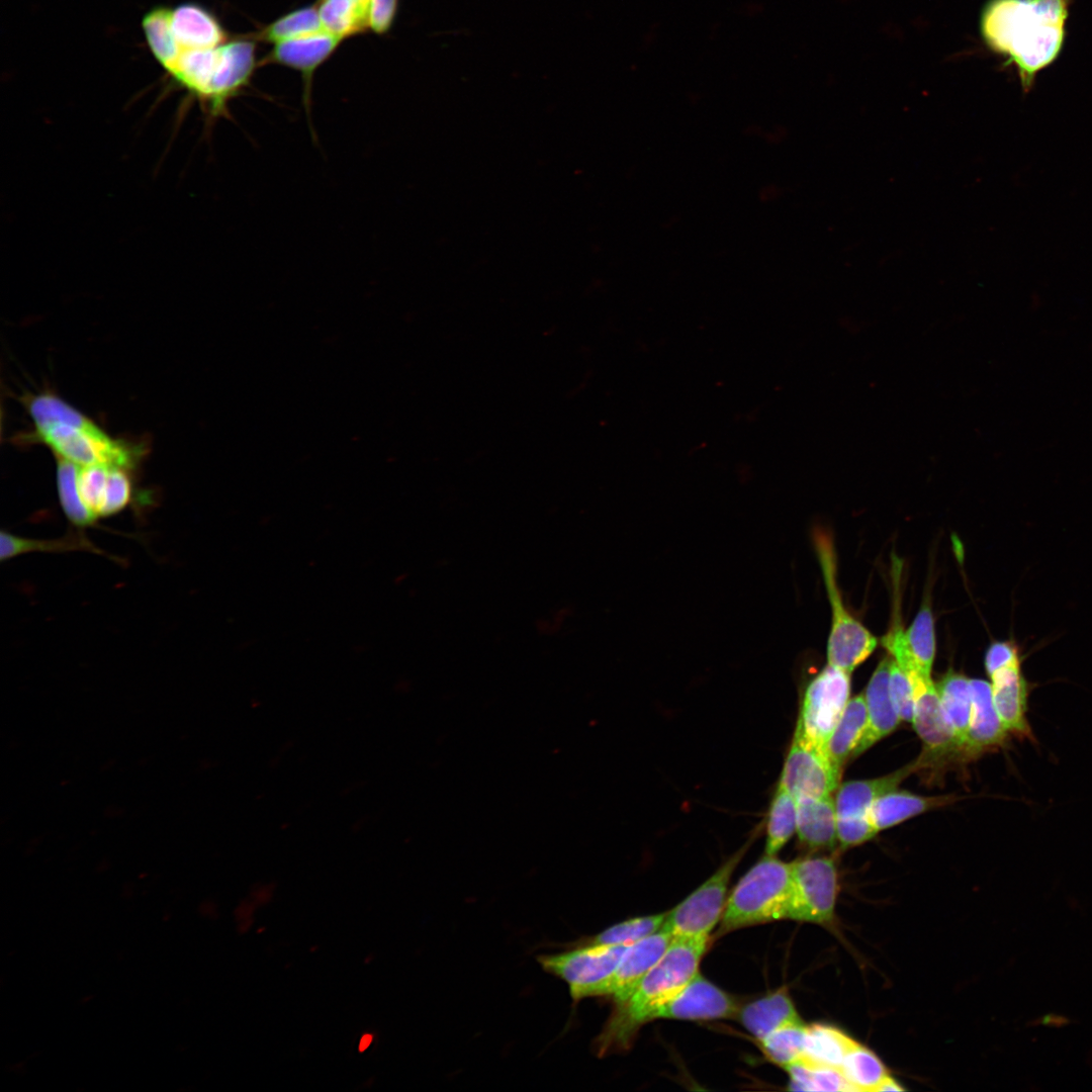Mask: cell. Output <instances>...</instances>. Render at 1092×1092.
<instances>
[{
  "mask_svg": "<svg viewBox=\"0 0 1092 1092\" xmlns=\"http://www.w3.org/2000/svg\"><path fill=\"white\" fill-rule=\"evenodd\" d=\"M1068 5L1069 0H991L982 14L986 42L1017 68L1025 92L1060 54Z\"/></svg>",
  "mask_w": 1092,
  "mask_h": 1092,
  "instance_id": "cell-1",
  "label": "cell"
},
{
  "mask_svg": "<svg viewBox=\"0 0 1092 1092\" xmlns=\"http://www.w3.org/2000/svg\"><path fill=\"white\" fill-rule=\"evenodd\" d=\"M708 940L673 938L631 995L616 1003L596 1041L599 1055L627 1049L642 1025L676 996L699 972Z\"/></svg>",
  "mask_w": 1092,
  "mask_h": 1092,
  "instance_id": "cell-2",
  "label": "cell"
},
{
  "mask_svg": "<svg viewBox=\"0 0 1092 1092\" xmlns=\"http://www.w3.org/2000/svg\"><path fill=\"white\" fill-rule=\"evenodd\" d=\"M255 40L242 36L214 48L178 50L164 68L211 117L225 116L229 101L250 85L257 67Z\"/></svg>",
  "mask_w": 1092,
  "mask_h": 1092,
  "instance_id": "cell-3",
  "label": "cell"
},
{
  "mask_svg": "<svg viewBox=\"0 0 1092 1092\" xmlns=\"http://www.w3.org/2000/svg\"><path fill=\"white\" fill-rule=\"evenodd\" d=\"M792 892L791 863L764 854L728 896L718 936L743 927L786 919Z\"/></svg>",
  "mask_w": 1092,
  "mask_h": 1092,
  "instance_id": "cell-4",
  "label": "cell"
},
{
  "mask_svg": "<svg viewBox=\"0 0 1092 1092\" xmlns=\"http://www.w3.org/2000/svg\"><path fill=\"white\" fill-rule=\"evenodd\" d=\"M815 544L832 609L827 644L828 664L850 673L877 647V638L844 608L836 581L833 542L824 533L815 534Z\"/></svg>",
  "mask_w": 1092,
  "mask_h": 1092,
  "instance_id": "cell-5",
  "label": "cell"
},
{
  "mask_svg": "<svg viewBox=\"0 0 1092 1092\" xmlns=\"http://www.w3.org/2000/svg\"><path fill=\"white\" fill-rule=\"evenodd\" d=\"M750 843L751 839L686 899L666 912L662 928L672 938L709 940L722 918L731 877Z\"/></svg>",
  "mask_w": 1092,
  "mask_h": 1092,
  "instance_id": "cell-6",
  "label": "cell"
},
{
  "mask_svg": "<svg viewBox=\"0 0 1092 1092\" xmlns=\"http://www.w3.org/2000/svg\"><path fill=\"white\" fill-rule=\"evenodd\" d=\"M36 437L50 446L57 457L78 466L115 465L130 469L135 451L127 444L107 436L94 423L87 426L54 423L35 428Z\"/></svg>",
  "mask_w": 1092,
  "mask_h": 1092,
  "instance_id": "cell-7",
  "label": "cell"
},
{
  "mask_svg": "<svg viewBox=\"0 0 1092 1092\" xmlns=\"http://www.w3.org/2000/svg\"><path fill=\"white\" fill-rule=\"evenodd\" d=\"M791 870L792 892L786 919L830 923L838 892L833 859L825 856L799 858L791 862Z\"/></svg>",
  "mask_w": 1092,
  "mask_h": 1092,
  "instance_id": "cell-8",
  "label": "cell"
},
{
  "mask_svg": "<svg viewBox=\"0 0 1092 1092\" xmlns=\"http://www.w3.org/2000/svg\"><path fill=\"white\" fill-rule=\"evenodd\" d=\"M849 674L828 664L808 685L804 694L797 726L807 739L825 752L849 701Z\"/></svg>",
  "mask_w": 1092,
  "mask_h": 1092,
  "instance_id": "cell-9",
  "label": "cell"
},
{
  "mask_svg": "<svg viewBox=\"0 0 1092 1092\" xmlns=\"http://www.w3.org/2000/svg\"><path fill=\"white\" fill-rule=\"evenodd\" d=\"M630 944H590L570 951L538 957L541 967L565 981L574 1000L599 996Z\"/></svg>",
  "mask_w": 1092,
  "mask_h": 1092,
  "instance_id": "cell-10",
  "label": "cell"
},
{
  "mask_svg": "<svg viewBox=\"0 0 1092 1092\" xmlns=\"http://www.w3.org/2000/svg\"><path fill=\"white\" fill-rule=\"evenodd\" d=\"M840 774L826 752L807 739L797 726L779 785L795 798L827 797L836 790Z\"/></svg>",
  "mask_w": 1092,
  "mask_h": 1092,
  "instance_id": "cell-11",
  "label": "cell"
},
{
  "mask_svg": "<svg viewBox=\"0 0 1092 1092\" xmlns=\"http://www.w3.org/2000/svg\"><path fill=\"white\" fill-rule=\"evenodd\" d=\"M913 690L914 708L912 723L928 753L945 755L961 750L953 731L943 712L936 685L930 674L918 667L906 669Z\"/></svg>",
  "mask_w": 1092,
  "mask_h": 1092,
  "instance_id": "cell-12",
  "label": "cell"
},
{
  "mask_svg": "<svg viewBox=\"0 0 1092 1092\" xmlns=\"http://www.w3.org/2000/svg\"><path fill=\"white\" fill-rule=\"evenodd\" d=\"M737 1000L699 972L687 986L661 1007L654 1019L714 1020L736 1017Z\"/></svg>",
  "mask_w": 1092,
  "mask_h": 1092,
  "instance_id": "cell-13",
  "label": "cell"
},
{
  "mask_svg": "<svg viewBox=\"0 0 1092 1092\" xmlns=\"http://www.w3.org/2000/svg\"><path fill=\"white\" fill-rule=\"evenodd\" d=\"M1021 656L989 674L992 699L1008 733L1033 739L1027 719L1029 684L1021 669Z\"/></svg>",
  "mask_w": 1092,
  "mask_h": 1092,
  "instance_id": "cell-14",
  "label": "cell"
},
{
  "mask_svg": "<svg viewBox=\"0 0 1092 1092\" xmlns=\"http://www.w3.org/2000/svg\"><path fill=\"white\" fill-rule=\"evenodd\" d=\"M672 936L665 929L631 943L616 970L603 984L599 996H611L615 1003L626 1000L640 980L656 965L666 951Z\"/></svg>",
  "mask_w": 1092,
  "mask_h": 1092,
  "instance_id": "cell-15",
  "label": "cell"
},
{
  "mask_svg": "<svg viewBox=\"0 0 1092 1092\" xmlns=\"http://www.w3.org/2000/svg\"><path fill=\"white\" fill-rule=\"evenodd\" d=\"M342 40L323 30L307 36L280 41L274 43L262 64L281 65L301 74L304 83L303 100L309 114L313 74L336 52Z\"/></svg>",
  "mask_w": 1092,
  "mask_h": 1092,
  "instance_id": "cell-16",
  "label": "cell"
},
{
  "mask_svg": "<svg viewBox=\"0 0 1092 1092\" xmlns=\"http://www.w3.org/2000/svg\"><path fill=\"white\" fill-rule=\"evenodd\" d=\"M170 48L161 62L166 66L178 50L206 49L220 46L229 35L218 19L195 3H185L169 9Z\"/></svg>",
  "mask_w": 1092,
  "mask_h": 1092,
  "instance_id": "cell-17",
  "label": "cell"
},
{
  "mask_svg": "<svg viewBox=\"0 0 1092 1092\" xmlns=\"http://www.w3.org/2000/svg\"><path fill=\"white\" fill-rule=\"evenodd\" d=\"M891 658H884L875 669L864 693L868 722L863 735L852 756H857L876 742L892 733L901 719L889 691Z\"/></svg>",
  "mask_w": 1092,
  "mask_h": 1092,
  "instance_id": "cell-18",
  "label": "cell"
},
{
  "mask_svg": "<svg viewBox=\"0 0 1092 1092\" xmlns=\"http://www.w3.org/2000/svg\"><path fill=\"white\" fill-rule=\"evenodd\" d=\"M970 690L972 717L963 751L978 755L1003 745L1008 731L995 709L990 682L979 678L970 679Z\"/></svg>",
  "mask_w": 1092,
  "mask_h": 1092,
  "instance_id": "cell-19",
  "label": "cell"
},
{
  "mask_svg": "<svg viewBox=\"0 0 1092 1092\" xmlns=\"http://www.w3.org/2000/svg\"><path fill=\"white\" fill-rule=\"evenodd\" d=\"M736 1018L757 1040L785 1025L802 1021L784 988L740 1005Z\"/></svg>",
  "mask_w": 1092,
  "mask_h": 1092,
  "instance_id": "cell-20",
  "label": "cell"
},
{
  "mask_svg": "<svg viewBox=\"0 0 1092 1092\" xmlns=\"http://www.w3.org/2000/svg\"><path fill=\"white\" fill-rule=\"evenodd\" d=\"M919 765V761H916L885 777L842 784L835 797L837 818L868 816L872 805L880 797L896 790Z\"/></svg>",
  "mask_w": 1092,
  "mask_h": 1092,
  "instance_id": "cell-21",
  "label": "cell"
},
{
  "mask_svg": "<svg viewBox=\"0 0 1092 1092\" xmlns=\"http://www.w3.org/2000/svg\"><path fill=\"white\" fill-rule=\"evenodd\" d=\"M797 833L800 841L810 848L832 847L837 841L835 799L831 796L798 797Z\"/></svg>",
  "mask_w": 1092,
  "mask_h": 1092,
  "instance_id": "cell-22",
  "label": "cell"
},
{
  "mask_svg": "<svg viewBox=\"0 0 1092 1092\" xmlns=\"http://www.w3.org/2000/svg\"><path fill=\"white\" fill-rule=\"evenodd\" d=\"M950 801L952 799L949 796L924 797L894 790L880 797L872 805L869 816L876 829L880 831Z\"/></svg>",
  "mask_w": 1092,
  "mask_h": 1092,
  "instance_id": "cell-23",
  "label": "cell"
},
{
  "mask_svg": "<svg viewBox=\"0 0 1092 1092\" xmlns=\"http://www.w3.org/2000/svg\"><path fill=\"white\" fill-rule=\"evenodd\" d=\"M87 551L112 558L111 555L98 548L81 529H74L63 537L57 539H29L15 536L10 532L0 533V559L9 560L16 556L33 552H68Z\"/></svg>",
  "mask_w": 1092,
  "mask_h": 1092,
  "instance_id": "cell-24",
  "label": "cell"
},
{
  "mask_svg": "<svg viewBox=\"0 0 1092 1092\" xmlns=\"http://www.w3.org/2000/svg\"><path fill=\"white\" fill-rule=\"evenodd\" d=\"M868 713L863 695L851 698L835 727L826 747L832 763L841 770L852 755L867 727Z\"/></svg>",
  "mask_w": 1092,
  "mask_h": 1092,
  "instance_id": "cell-25",
  "label": "cell"
},
{
  "mask_svg": "<svg viewBox=\"0 0 1092 1092\" xmlns=\"http://www.w3.org/2000/svg\"><path fill=\"white\" fill-rule=\"evenodd\" d=\"M936 688L945 717L963 750L972 717L970 679L964 674L949 671L936 685Z\"/></svg>",
  "mask_w": 1092,
  "mask_h": 1092,
  "instance_id": "cell-26",
  "label": "cell"
},
{
  "mask_svg": "<svg viewBox=\"0 0 1092 1092\" xmlns=\"http://www.w3.org/2000/svg\"><path fill=\"white\" fill-rule=\"evenodd\" d=\"M855 1040L839 1028L827 1024L807 1025L801 1061L840 1070Z\"/></svg>",
  "mask_w": 1092,
  "mask_h": 1092,
  "instance_id": "cell-27",
  "label": "cell"
},
{
  "mask_svg": "<svg viewBox=\"0 0 1092 1092\" xmlns=\"http://www.w3.org/2000/svg\"><path fill=\"white\" fill-rule=\"evenodd\" d=\"M323 29L343 40L369 28V6L355 0H318Z\"/></svg>",
  "mask_w": 1092,
  "mask_h": 1092,
  "instance_id": "cell-28",
  "label": "cell"
},
{
  "mask_svg": "<svg viewBox=\"0 0 1092 1092\" xmlns=\"http://www.w3.org/2000/svg\"><path fill=\"white\" fill-rule=\"evenodd\" d=\"M840 1072L852 1091L877 1092L889 1076L880 1058L857 1041L847 1052Z\"/></svg>",
  "mask_w": 1092,
  "mask_h": 1092,
  "instance_id": "cell-29",
  "label": "cell"
},
{
  "mask_svg": "<svg viewBox=\"0 0 1092 1092\" xmlns=\"http://www.w3.org/2000/svg\"><path fill=\"white\" fill-rule=\"evenodd\" d=\"M767 817L764 854L776 855L797 831V800L781 785L774 795Z\"/></svg>",
  "mask_w": 1092,
  "mask_h": 1092,
  "instance_id": "cell-30",
  "label": "cell"
},
{
  "mask_svg": "<svg viewBox=\"0 0 1092 1092\" xmlns=\"http://www.w3.org/2000/svg\"><path fill=\"white\" fill-rule=\"evenodd\" d=\"M57 488L62 510L76 529L96 525L97 518L83 504L77 486L78 465L57 457Z\"/></svg>",
  "mask_w": 1092,
  "mask_h": 1092,
  "instance_id": "cell-31",
  "label": "cell"
},
{
  "mask_svg": "<svg viewBox=\"0 0 1092 1092\" xmlns=\"http://www.w3.org/2000/svg\"><path fill=\"white\" fill-rule=\"evenodd\" d=\"M317 4L292 10L264 26L256 39L277 43L323 31Z\"/></svg>",
  "mask_w": 1092,
  "mask_h": 1092,
  "instance_id": "cell-32",
  "label": "cell"
},
{
  "mask_svg": "<svg viewBox=\"0 0 1092 1092\" xmlns=\"http://www.w3.org/2000/svg\"><path fill=\"white\" fill-rule=\"evenodd\" d=\"M806 1027L803 1020L785 1025L758 1039L760 1049L770 1062L785 1069L801 1061Z\"/></svg>",
  "mask_w": 1092,
  "mask_h": 1092,
  "instance_id": "cell-33",
  "label": "cell"
},
{
  "mask_svg": "<svg viewBox=\"0 0 1092 1092\" xmlns=\"http://www.w3.org/2000/svg\"><path fill=\"white\" fill-rule=\"evenodd\" d=\"M796 1091H852L840 1070L799 1061L785 1068Z\"/></svg>",
  "mask_w": 1092,
  "mask_h": 1092,
  "instance_id": "cell-34",
  "label": "cell"
},
{
  "mask_svg": "<svg viewBox=\"0 0 1092 1092\" xmlns=\"http://www.w3.org/2000/svg\"><path fill=\"white\" fill-rule=\"evenodd\" d=\"M905 640L916 666L930 674L935 656V636L932 613L928 605L920 609L905 631Z\"/></svg>",
  "mask_w": 1092,
  "mask_h": 1092,
  "instance_id": "cell-35",
  "label": "cell"
},
{
  "mask_svg": "<svg viewBox=\"0 0 1092 1092\" xmlns=\"http://www.w3.org/2000/svg\"><path fill=\"white\" fill-rule=\"evenodd\" d=\"M665 913L630 918L605 929L589 940L590 944L620 945L639 941L663 927Z\"/></svg>",
  "mask_w": 1092,
  "mask_h": 1092,
  "instance_id": "cell-36",
  "label": "cell"
},
{
  "mask_svg": "<svg viewBox=\"0 0 1092 1092\" xmlns=\"http://www.w3.org/2000/svg\"><path fill=\"white\" fill-rule=\"evenodd\" d=\"M28 412L35 428L54 423L74 426H87L93 423L70 404L49 393L32 397L28 403Z\"/></svg>",
  "mask_w": 1092,
  "mask_h": 1092,
  "instance_id": "cell-37",
  "label": "cell"
},
{
  "mask_svg": "<svg viewBox=\"0 0 1092 1092\" xmlns=\"http://www.w3.org/2000/svg\"><path fill=\"white\" fill-rule=\"evenodd\" d=\"M128 470V468L121 466H109L104 494L98 511V519L116 515L129 505L132 485Z\"/></svg>",
  "mask_w": 1092,
  "mask_h": 1092,
  "instance_id": "cell-38",
  "label": "cell"
},
{
  "mask_svg": "<svg viewBox=\"0 0 1092 1092\" xmlns=\"http://www.w3.org/2000/svg\"><path fill=\"white\" fill-rule=\"evenodd\" d=\"M109 466L110 465L95 464L78 467L77 486L80 497L97 520Z\"/></svg>",
  "mask_w": 1092,
  "mask_h": 1092,
  "instance_id": "cell-39",
  "label": "cell"
},
{
  "mask_svg": "<svg viewBox=\"0 0 1092 1092\" xmlns=\"http://www.w3.org/2000/svg\"><path fill=\"white\" fill-rule=\"evenodd\" d=\"M889 691L901 721L912 722L913 690L905 670L893 659L890 662Z\"/></svg>",
  "mask_w": 1092,
  "mask_h": 1092,
  "instance_id": "cell-40",
  "label": "cell"
},
{
  "mask_svg": "<svg viewBox=\"0 0 1092 1092\" xmlns=\"http://www.w3.org/2000/svg\"><path fill=\"white\" fill-rule=\"evenodd\" d=\"M879 831L870 816L837 818V841L843 846H854L873 838Z\"/></svg>",
  "mask_w": 1092,
  "mask_h": 1092,
  "instance_id": "cell-41",
  "label": "cell"
},
{
  "mask_svg": "<svg viewBox=\"0 0 1092 1092\" xmlns=\"http://www.w3.org/2000/svg\"><path fill=\"white\" fill-rule=\"evenodd\" d=\"M398 10V0H370L369 28L384 34L392 27Z\"/></svg>",
  "mask_w": 1092,
  "mask_h": 1092,
  "instance_id": "cell-42",
  "label": "cell"
},
{
  "mask_svg": "<svg viewBox=\"0 0 1092 1092\" xmlns=\"http://www.w3.org/2000/svg\"><path fill=\"white\" fill-rule=\"evenodd\" d=\"M1020 656L1019 646L1013 640L994 641L985 655V668L988 675Z\"/></svg>",
  "mask_w": 1092,
  "mask_h": 1092,
  "instance_id": "cell-43",
  "label": "cell"
},
{
  "mask_svg": "<svg viewBox=\"0 0 1092 1092\" xmlns=\"http://www.w3.org/2000/svg\"><path fill=\"white\" fill-rule=\"evenodd\" d=\"M903 1090H904V1088L902 1086H900L899 1083L889 1075L883 1081V1083L880 1085L877 1092H881V1091H903Z\"/></svg>",
  "mask_w": 1092,
  "mask_h": 1092,
  "instance_id": "cell-44",
  "label": "cell"
},
{
  "mask_svg": "<svg viewBox=\"0 0 1092 1092\" xmlns=\"http://www.w3.org/2000/svg\"><path fill=\"white\" fill-rule=\"evenodd\" d=\"M372 1040H373V1035L372 1034H370V1033L363 1034L360 1041H359V1048H358L359 1052L360 1053L364 1052L370 1045Z\"/></svg>",
  "mask_w": 1092,
  "mask_h": 1092,
  "instance_id": "cell-45",
  "label": "cell"
},
{
  "mask_svg": "<svg viewBox=\"0 0 1092 1092\" xmlns=\"http://www.w3.org/2000/svg\"><path fill=\"white\" fill-rule=\"evenodd\" d=\"M355 1H357L359 3H362V4H365V5L369 6V8H370V0H355Z\"/></svg>",
  "mask_w": 1092,
  "mask_h": 1092,
  "instance_id": "cell-46",
  "label": "cell"
}]
</instances>
